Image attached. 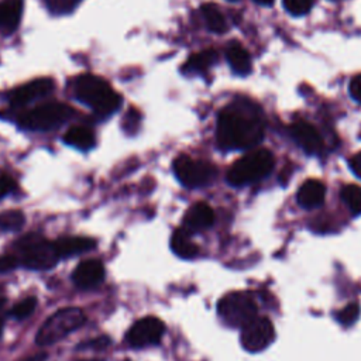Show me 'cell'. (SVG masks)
Wrapping results in <instances>:
<instances>
[{
	"label": "cell",
	"mask_w": 361,
	"mask_h": 361,
	"mask_svg": "<svg viewBox=\"0 0 361 361\" xmlns=\"http://www.w3.org/2000/svg\"><path fill=\"white\" fill-rule=\"evenodd\" d=\"M264 130L259 107L248 100H235L220 111L216 138L223 149H250L259 144Z\"/></svg>",
	"instance_id": "1"
},
{
	"label": "cell",
	"mask_w": 361,
	"mask_h": 361,
	"mask_svg": "<svg viewBox=\"0 0 361 361\" xmlns=\"http://www.w3.org/2000/svg\"><path fill=\"white\" fill-rule=\"evenodd\" d=\"M73 93L99 116H110L121 104V96L103 78L90 73L80 75L75 80Z\"/></svg>",
	"instance_id": "2"
},
{
	"label": "cell",
	"mask_w": 361,
	"mask_h": 361,
	"mask_svg": "<svg viewBox=\"0 0 361 361\" xmlns=\"http://www.w3.org/2000/svg\"><path fill=\"white\" fill-rule=\"evenodd\" d=\"M274 155L265 148H258L238 158L227 171V182L233 186H244L258 182L274 169Z\"/></svg>",
	"instance_id": "3"
},
{
	"label": "cell",
	"mask_w": 361,
	"mask_h": 361,
	"mask_svg": "<svg viewBox=\"0 0 361 361\" xmlns=\"http://www.w3.org/2000/svg\"><path fill=\"white\" fill-rule=\"evenodd\" d=\"M18 264L30 269H49L61 258L55 244L39 234H28L16 243Z\"/></svg>",
	"instance_id": "4"
},
{
	"label": "cell",
	"mask_w": 361,
	"mask_h": 361,
	"mask_svg": "<svg viewBox=\"0 0 361 361\" xmlns=\"http://www.w3.org/2000/svg\"><path fill=\"white\" fill-rule=\"evenodd\" d=\"M86 322V316L79 307H63L56 310L51 317L45 320V323L39 327L35 341L39 345L54 344L63 337H66L71 331L79 329Z\"/></svg>",
	"instance_id": "5"
},
{
	"label": "cell",
	"mask_w": 361,
	"mask_h": 361,
	"mask_svg": "<svg viewBox=\"0 0 361 361\" xmlns=\"http://www.w3.org/2000/svg\"><path fill=\"white\" fill-rule=\"evenodd\" d=\"M75 114V110L65 103H45L37 106L18 117V126L32 131H47L59 127Z\"/></svg>",
	"instance_id": "6"
},
{
	"label": "cell",
	"mask_w": 361,
	"mask_h": 361,
	"mask_svg": "<svg viewBox=\"0 0 361 361\" xmlns=\"http://www.w3.org/2000/svg\"><path fill=\"white\" fill-rule=\"evenodd\" d=\"M217 313L227 326L244 327L248 322L258 316V306L250 293L235 290L224 295L220 299Z\"/></svg>",
	"instance_id": "7"
},
{
	"label": "cell",
	"mask_w": 361,
	"mask_h": 361,
	"mask_svg": "<svg viewBox=\"0 0 361 361\" xmlns=\"http://www.w3.org/2000/svg\"><path fill=\"white\" fill-rule=\"evenodd\" d=\"M173 171L180 183L188 188L204 186L216 178V168L212 164L188 155H179L173 161Z\"/></svg>",
	"instance_id": "8"
},
{
	"label": "cell",
	"mask_w": 361,
	"mask_h": 361,
	"mask_svg": "<svg viewBox=\"0 0 361 361\" xmlns=\"http://www.w3.org/2000/svg\"><path fill=\"white\" fill-rule=\"evenodd\" d=\"M274 324L265 316H257L241 327V344L250 353L262 351L274 341Z\"/></svg>",
	"instance_id": "9"
},
{
	"label": "cell",
	"mask_w": 361,
	"mask_h": 361,
	"mask_svg": "<svg viewBox=\"0 0 361 361\" xmlns=\"http://www.w3.org/2000/svg\"><path fill=\"white\" fill-rule=\"evenodd\" d=\"M165 331L164 323L154 316L137 320L126 334V341L134 348L157 344Z\"/></svg>",
	"instance_id": "10"
},
{
	"label": "cell",
	"mask_w": 361,
	"mask_h": 361,
	"mask_svg": "<svg viewBox=\"0 0 361 361\" xmlns=\"http://www.w3.org/2000/svg\"><path fill=\"white\" fill-rule=\"evenodd\" d=\"M55 83L49 78H38L31 82H27L21 86H17L8 96L13 106L28 104L37 99H42L52 93Z\"/></svg>",
	"instance_id": "11"
},
{
	"label": "cell",
	"mask_w": 361,
	"mask_h": 361,
	"mask_svg": "<svg viewBox=\"0 0 361 361\" xmlns=\"http://www.w3.org/2000/svg\"><path fill=\"white\" fill-rule=\"evenodd\" d=\"M104 278V268L99 259H85L79 262L72 274V279L76 286L89 289L97 286Z\"/></svg>",
	"instance_id": "12"
},
{
	"label": "cell",
	"mask_w": 361,
	"mask_h": 361,
	"mask_svg": "<svg viewBox=\"0 0 361 361\" xmlns=\"http://www.w3.org/2000/svg\"><path fill=\"white\" fill-rule=\"evenodd\" d=\"M290 134L307 154H319L323 149V140L319 131L306 121H296L292 124Z\"/></svg>",
	"instance_id": "13"
},
{
	"label": "cell",
	"mask_w": 361,
	"mask_h": 361,
	"mask_svg": "<svg viewBox=\"0 0 361 361\" xmlns=\"http://www.w3.org/2000/svg\"><path fill=\"white\" fill-rule=\"evenodd\" d=\"M214 221V212L213 209L204 203L197 202L189 207V210L183 216V228L190 233L203 231L209 228Z\"/></svg>",
	"instance_id": "14"
},
{
	"label": "cell",
	"mask_w": 361,
	"mask_h": 361,
	"mask_svg": "<svg viewBox=\"0 0 361 361\" xmlns=\"http://www.w3.org/2000/svg\"><path fill=\"white\" fill-rule=\"evenodd\" d=\"M326 197V186L319 179L305 180L296 195L298 203L303 209H316L323 204Z\"/></svg>",
	"instance_id": "15"
},
{
	"label": "cell",
	"mask_w": 361,
	"mask_h": 361,
	"mask_svg": "<svg viewBox=\"0 0 361 361\" xmlns=\"http://www.w3.org/2000/svg\"><path fill=\"white\" fill-rule=\"evenodd\" d=\"M54 244L59 257H71V255H78L80 252L92 250L96 245V241L87 237L69 235V237L58 238L56 241H54Z\"/></svg>",
	"instance_id": "16"
},
{
	"label": "cell",
	"mask_w": 361,
	"mask_h": 361,
	"mask_svg": "<svg viewBox=\"0 0 361 361\" xmlns=\"http://www.w3.org/2000/svg\"><path fill=\"white\" fill-rule=\"evenodd\" d=\"M23 11L21 0L0 1V30L13 31L18 27Z\"/></svg>",
	"instance_id": "17"
},
{
	"label": "cell",
	"mask_w": 361,
	"mask_h": 361,
	"mask_svg": "<svg viewBox=\"0 0 361 361\" xmlns=\"http://www.w3.org/2000/svg\"><path fill=\"white\" fill-rule=\"evenodd\" d=\"M172 251L182 258H193L197 255V245L190 238V231L186 228H178L171 237Z\"/></svg>",
	"instance_id": "18"
},
{
	"label": "cell",
	"mask_w": 361,
	"mask_h": 361,
	"mask_svg": "<svg viewBox=\"0 0 361 361\" xmlns=\"http://www.w3.org/2000/svg\"><path fill=\"white\" fill-rule=\"evenodd\" d=\"M227 61L233 71L238 75H247L251 71V58L243 45L231 42L226 51Z\"/></svg>",
	"instance_id": "19"
},
{
	"label": "cell",
	"mask_w": 361,
	"mask_h": 361,
	"mask_svg": "<svg viewBox=\"0 0 361 361\" xmlns=\"http://www.w3.org/2000/svg\"><path fill=\"white\" fill-rule=\"evenodd\" d=\"M63 141L68 145H72V147H75L78 149L86 151V149H90L94 145V134L87 127L75 126V127H71L65 133Z\"/></svg>",
	"instance_id": "20"
},
{
	"label": "cell",
	"mask_w": 361,
	"mask_h": 361,
	"mask_svg": "<svg viewBox=\"0 0 361 361\" xmlns=\"http://www.w3.org/2000/svg\"><path fill=\"white\" fill-rule=\"evenodd\" d=\"M217 62V52L214 49H204L193 54L183 65L186 73H202Z\"/></svg>",
	"instance_id": "21"
},
{
	"label": "cell",
	"mask_w": 361,
	"mask_h": 361,
	"mask_svg": "<svg viewBox=\"0 0 361 361\" xmlns=\"http://www.w3.org/2000/svg\"><path fill=\"white\" fill-rule=\"evenodd\" d=\"M200 11H202V16H203V18H204L210 31L221 34L227 30V27H228L227 20L223 16L221 10L216 4H212V3L203 4Z\"/></svg>",
	"instance_id": "22"
},
{
	"label": "cell",
	"mask_w": 361,
	"mask_h": 361,
	"mask_svg": "<svg viewBox=\"0 0 361 361\" xmlns=\"http://www.w3.org/2000/svg\"><path fill=\"white\" fill-rule=\"evenodd\" d=\"M341 199L351 214H361V186L358 185H345L341 189Z\"/></svg>",
	"instance_id": "23"
},
{
	"label": "cell",
	"mask_w": 361,
	"mask_h": 361,
	"mask_svg": "<svg viewBox=\"0 0 361 361\" xmlns=\"http://www.w3.org/2000/svg\"><path fill=\"white\" fill-rule=\"evenodd\" d=\"M23 224H24V214L20 210L11 209L0 213V230L14 231V230H18Z\"/></svg>",
	"instance_id": "24"
},
{
	"label": "cell",
	"mask_w": 361,
	"mask_h": 361,
	"mask_svg": "<svg viewBox=\"0 0 361 361\" xmlns=\"http://www.w3.org/2000/svg\"><path fill=\"white\" fill-rule=\"evenodd\" d=\"M37 306V299L34 296H28L24 298L21 302H18L17 305H14L10 310V316L18 320H23L25 317H28L30 314H32V312L35 310Z\"/></svg>",
	"instance_id": "25"
},
{
	"label": "cell",
	"mask_w": 361,
	"mask_h": 361,
	"mask_svg": "<svg viewBox=\"0 0 361 361\" xmlns=\"http://www.w3.org/2000/svg\"><path fill=\"white\" fill-rule=\"evenodd\" d=\"M283 6L290 14L302 16L312 8L313 0H283Z\"/></svg>",
	"instance_id": "26"
},
{
	"label": "cell",
	"mask_w": 361,
	"mask_h": 361,
	"mask_svg": "<svg viewBox=\"0 0 361 361\" xmlns=\"http://www.w3.org/2000/svg\"><path fill=\"white\" fill-rule=\"evenodd\" d=\"M360 316V307L357 303H350L347 305L340 313L337 314V319L341 324H353Z\"/></svg>",
	"instance_id": "27"
},
{
	"label": "cell",
	"mask_w": 361,
	"mask_h": 361,
	"mask_svg": "<svg viewBox=\"0 0 361 361\" xmlns=\"http://www.w3.org/2000/svg\"><path fill=\"white\" fill-rule=\"evenodd\" d=\"M110 345V338L106 336L97 337V338H92L87 341H82L80 345L78 348H90V350H104Z\"/></svg>",
	"instance_id": "28"
},
{
	"label": "cell",
	"mask_w": 361,
	"mask_h": 361,
	"mask_svg": "<svg viewBox=\"0 0 361 361\" xmlns=\"http://www.w3.org/2000/svg\"><path fill=\"white\" fill-rule=\"evenodd\" d=\"M18 265V259L16 255H1L0 257V274L8 272Z\"/></svg>",
	"instance_id": "29"
},
{
	"label": "cell",
	"mask_w": 361,
	"mask_h": 361,
	"mask_svg": "<svg viewBox=\"0 0 361 361\" xmlns=\"http://www.w3.org/2000/svg\"><path fill=\"white\" fill-rule=\"evenodd\" d=\"M138 121H140L138 113L135 110H128L124 117V128L127 131H134L138 126Z\"/></svg>",
	"instance_id": "30"
},
{
	"label": "cell",
	"mask_w": 361,
	"mask_h": 361,
	"mask_svg": "<svg viewBox=\"0 0 361 361\" xmlns=\"http://www.w3.org/2000/svg\"><path fill=\"white\" fill-rule=\"evenodd\" d=\"M350 94L354 100L361 103V73L355 75L350 82Z\"/></svg>",
	"instance_id": "31"
},
{
	"label": "cell",
	"mask_w": 361,
	"mask_h": 361,
	"mask_svg": "<svg viewBox=\"0 0 361 361\" xmlns=\"http://www.w3.org/2000/svg\"><path fill=\"white\" fill-rule=\"evenodd\" d=\"M14 188H16V185L11 178H8L6 175L0 176V197L11 193L14 190Z\"/></svg>",
	"instance_id": "32"
},
{
	"label": "cell",
	"mask_w": 361,
	"mask_h": 361,
	"mask_svg": "<svg viewBox=\"0 0 361 361\" xmlns=\"http://www.w3.org/2000/svg\"><path fill=\"white\" fill-rule=\"evenodd\" d=\"M350 168H351V171L358 176V178H361V151L360 152H357V154H354L351 158H350Z\"/></svg>",
	"instance_id": "33"
},
{
	"label": "cell",
	"mask_w": 361,
	"mask_h": 361,
	"mask_svg": "<svg viewBox=\"0 0 361 361\" xmlns=\"http://www.w3.org/2000/svg\"><path fill=\"white\" fill-rule=\"evenodd\" d=\"M255 1L262 4V6H271L274 3V0H255Z\"/></svg>",
	"instance_id": "34"
},
{
	"label": "cell",
	"mask_w": 361,
	"mask_h": 361,
	"mask_svg": "<svg viewBox=\"0 0 361 361\" xmlns=\"http://www.w3.org/2000/svg\"><path fill=\"white\" fill-rule=\"evenodd\" d=\"M4 302H6V298H4V295H3V290L0 289V307L4 305Z\"/></svg>",
	"instance_id": "35"
},
{
	"label": "cell",
	"mask_w": 361,
	"mask_h": 361,
	"mask_svg": "<svg viewBox=\"0 0 361 361\" xmlns=\"http://www.w3.org/2000/svg\"><path fill=\"white\" fill-rule=\"evenodd\" d=\"M1 327H3V323H1V320H0V331H1Z\"/></svg>",
	"instance_id": "36"
},
{
	"label": "cell",
	"mask_w": 361,
	"mask_h": 361,
	"mask_svg": "<svg viewBox=\"0 0 361 361\" xmlns=\"http://www.w3.org/2000/svg\"><path fill=\"white\" fill-rule=\"evenodd\" d=\"M231 1H237V0H231Z\"/></svg>",
	"instance_id": "37"
}]
</instances>
